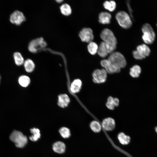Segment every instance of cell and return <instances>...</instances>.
<instances>
[{"label":"cell","mask_w":157,"mask_h":157,"mask_svg":"<svg viewBox=\"0 0 157 157\" xmlns=\"http://www.w3.org/2000/svg\"><path fill=\"white\" fill-rule=\"evenodd\" d=\"M100 36L103 41L108 44L115 50L117 47V40L113 32L108 28L103 29Z\"/></svg>","instance_id":"obj_1"},{"label":"cell","mask_w":157,"mask_h":157,"mask_svg":"<svg viewBox=\"0 0 157 157\" xmlns=\"http://www.w3.org/2000/svg\"><path fill=\"white\" fill-rule=\"evenodd\" d=\"M142 31L144 41L147 44L153 43L155 39L156 34L151 25L148 23L144 24L142 26Z\"/></svg>","instance_id":"obj_2"},{"label":"cell","mask_w":157,"mask_h":157,"mask_svg":"<svg viewBox=\"0 0 157 157\" xmlns=\"http://www.w3.org/2000/svg\"><path fill=\"white\" fill-rule=\"evenodd\" d=\"M47 44L42 37L32 40L29 43L28 49L31 53H35L46 48Z\"/></svg>","instance_id":"obj_3"},{"label":"cell","mask_w":157,"mask_h":157,"mask_svg":"<svg viewBox=\"0 0 157 157\" xmlns=\"http://www.w3.org/2000/svg\"><path fill=\"white\" fill-rule=\"evenodd\" d=\"M10 140L14 142L15 146L18 148H22L25 146L28 142L27 137L21 132L15 130L10 136Z\"/></svg>","instance_id":"obj_4"},{"label":"cell","mask_w":157,"mask_h":157,"mask_svg":"<svg viewBox=\"0 0 157 157\" xmlns=\"http://www.w3.org/2000/svg\"><path fill=\"white\" fill-rule=\"evenodd\" d=\"M115 17L119 25L123 28L128 29L132 25V22L130 16L125 11L118 12L116 14Z\"/></svg>","instance_id":"obj_5"},{"label":"cell","mask_w":157,"mask_h":157,"mask_svg":"<svg viewBox=\"0 0 157 157\" xmlns=\"http://www.w3.org/2000/svg\"><path fill=\"white\" fill-rule=\"evenodd\" d=\"M108 59L121 69L125 67L126 61L124 56L120 52L114 51L110 54Z\"/></svg>","instance_id":"obj_6"},{"label":"cell","mask_w":157,"mask_h":157,"mask_svg":"<svg viewBox=\"0 0 157 157\" xmlns=\"http://www.w3.org/2000/svg\"><path fill=\"white\" fill-rule=\"evenodd\" d=\"M151 50L146 44H143L137 46L136 49L133 51L134 58L137 60H142L148 56L151 53Z\"/></svg>","instance_id":"obj_7"},{"label":"cell","mask_w":157,"mask_h":157,"mask_svg":"<svg viewBox=\"0 0 157 157\" xmlns=\"http://www.w3.org/2000/svg\"><path fill=\"white\" fill-rule=\"evenodd\" d=\"M107 74L104 69L95 70L92 74L93 82L98 84L105 82L107 79Z\"/></svg>","instance_id":"obj_8"},{"label":"cell","mask_w":157,"mask_h":157,"mask_svg":"<svg viewBox=\"0 0 157 157\" xmlns=\"http://www.w3.org/2000/svg\"><path fill=\"white\" fill-rule=\"evenodd\" d=\"M78 36L82 42L88 43L92 41L94 38L92 30L89 28L85 27L81 29Z\"/></svg>","instance_id":"obj_9"},{"label":"cell","mask_w":157,"mask_h":157,"mask_svg":"<svg viewBox=\"0 0 157 157\" xmlns=\"http://www.w3.org/2000/svg\"><path fill=\"white\" fill-rule=\"evenodd\" d=\"M101 65L104 67L107 73L113 74L120 72L121 69L111 62L108 59L101 60Z\"/></svg>","instance_id":"obj_10"},{"label":"cell","mask_w":157,"mask_h":157,"mask_svg":"<svg viewBox=\"0 0 157 157\" xmlns=\"http://www.w3.org/2000/svg\"><path fill=\"white\" fill-rule=\"evenodd\" d=\"M114 51L108 44L102 41L98 46L97 53L100 57L105 58L108 54H110Z\"/></svg>","instance_id":"obj_11"},{"label":"cell","mask_w":157,"mask_h":157,"mask_svg":"<svg viewBox=\"0 0 157 157\" xmlns=\"http://www.w3.org/2000/svg\"><path fill=\"white\" fill-rule=\"evenodd\" d=\"M26 20V17L23 13L18 10L13 12L10 17V21L11 23L17 25H20Z\"/></svg>","instance_id":"obj_12"},{"label":"cell","mask_w":157,"mask_h":157,"mask_svg":"<svg viewBox=\"0 0 157 157\" xmlns=\"http://www.w3.org/2000/svg\"><path fill=\"white\" fill-rule=\"evenodd\" d=\"M103 128L106 131H110L113 130L115 126L114 119L111 117H107L103 120L102 122Z\"/></svg>","instance_id":"obj_13"},{"label":"cell","mask_w":157,"mask_h":157,"mask_svg":"<svg viewBox=\"0 0 157 157\" xmlns=\"http://www.w3.org/2000/svg\"><path fill=\"white\" fill-rule=\"evenodd\" d=\"M111 14L106 12H102L99 15V22L102 24H108L110 23L111 18Z\"/></svg>","instance_id":"obj_14"},{"label":"cell","mask_w":157,"mask_h":157,"mask_svg":"<svg viewBox=\"0 0 157 157\" xmlns=\"http://www.w3.org/2000/svg\"><path fill=\"white\" fill-rule=\"evenodd\" d=\"M70 101L69 98L67 94H61L58 97V105L60 107L64 108L67 106Z\"/></svg>","instance_id":"obj_15"},{"label":"cell","mask_w":157,"mask_h":157,"mask_svg":"<svg viewBox=\"0 0 157 157\" xmlns=\"http://www.w3.org/2000/svg\"><path fill=\"white\" fill-rule=\"evenodd\" d=\"M60 9L61 13L65 16H69L72 13V9L70 6L65 2L64 0L60 7Z\"/></svg>","instance_id":"obj_16"},{"label":"cell","mask_w":157,"mask_h":157,"mask_svg":"<svg viewBox=\"0 0 157 157\" xmlns=\"http://www.w3.org/2000/svg\"><path fill=\"white\" fill-rule=\"evenodd\" d=\"M119 101L117 98H113L111 96L109 97L107 99L106 104L107 107L109 109L113 110L115 107L119 106Z\"/></svg>","instance_id":"obj_17"},{"label":"cell","mask_w":157,"mask_h":157,"mask_svg":"<svg viewBox=\"0 0 157 157\" xmlns=\"http://www.w3.org/2000/svg\"><path fill=\"white\" fill-rule=\"evenodd\" d=\"M53 149L54 151L57 153L62 154L65 151V144L62 142H57L53 144Z\"/></svg>","instance_id":"obj_18"},{"label":"cell","mask_w":157,"mask_h":157,"mask_svg":"<svg viewBox=\"0 0 157 157\" xmlns=\"http://www.w3.org/2000/svg\"><path fill=\"white\" fill-rule=\"evenodd\" d=\"M82 82L79 79L74 80L72 83L70 89L74 93H77L80 91L82 86Z\"/></svg>","instance_id":"obj_19"},{"label":"cell","mask_w":157,"mask_h":157,"mask_svg":"<svg viewBox=\"0 0 157 157\" xmlns=\"http://www.w3.org/2000/svg\"><path fill=\"white\" fill-rule=\"evenodd\" d=\"M142 69L140 66L136 65L133 66L130 69L129 73L133 78H138L141 73Z\"/></svg>","instance_id":"obj_20"},{"label":"cell","mask_w":157,"mask_h":157,"mask_svg":"<svg viewBox=\"0 0 157 157\" xmlns=\"http://www.w3.org/2000/svg\"><path fill=\"white\" fill-rule=\"evenodd\" d=\"M23 64L25 70L28 72H32L35 68V64L33 61L30 59L26 60L24 61Z\"/></svg>","instance_id":"obj_21"},{"label":"cell","mask_w":157,"mask_h":157,"mask_svg":"<svg viewBox=\"0 0 157 157\" xmlns=\"http://www.w3.org/2000/svg\"><path fill=\"white\" fill-rule=\"evenodd\" d=\"M117 138L119 142L123 145H127L130 142V137L123 132H121L119 133L117 136Z\"/></svg>","instance_id":"obj_22"},{"label":"cell","mask_w":157,"mask_h":157,"mask_svg":"<svg viewBox=\"0 0 157 157\" xmlns=\"http://www.w3.org/2000/svg\"><path fill=\"white\" fill-rule=\"evenodd\" d=\"M18 81L21 86L23 87H26L30 84V79L28 76L22 75L19 78Z\"/></svg>","instance_id":"obj_23"},{"label":"cell","mask_w":157,"mask_h":157,"mask_svg":"<svg viewBox=\"0 0 157 157\" xmlns=\"http://www.w3.org/2000/svg\"><path fill=\"white\" fill-rule=\"evenodd\" d=\"M98 47V46L96 43L92 41L88 43L87 49L91 54L94 55L97 53Z\"/></svg>","instance_id":"obj_24"},{"label":"cell","mask_w":157,"mask_h":157,"mask_svg":"<svg viewBox=\"0 0 157 157\" xmlns=\"http://www.w3.org/2000/svg\"><path fill=\"white\" fill-rule=\"evenodd\" d=\"M30 131L32 135L29 137L30 140L33 142L37 141L40 138L41 135L39 129L34 128L31 129Z\"/></svg>","instance_id":"obj_25"},{"label":"cell","mask_w":157,"mask_h":157,"mask_svg":"<svg viewBox=\"0 0 157 157\" xmlns=\"http://www.w3.org/2000/svg\"><path fill=\"white\" fill-rule=\"evenodd\" d=\"M116 4L115 2L113 0L106 1L103 3V6L106 9L110 11L113 12L115 9Z\"/></svg>","instance_id":"obj_26"},{"label":"cell","mask_w":157,"mask_h":157,"mask_svg":"<svg viewBox=\"0 0 157 157\" xmlns=\"http://www.w3.org/2000/svg\"><path fill=\"white\" fill-rule=\"evenodd\" d=\"M13 56L15 63L17 65L20 66L23 64L24 61V58L20 53H15Z\"/></svg>","instance_id":"obj_27"},{"label":"cell","mask_w":157,"mask_h":157,"mask_svg":"<svg viewBox=\"0 0 157 157\" xmlns=\"http://www.w3.org/2000/svg\"><path fill=\"white\" fill-rule=\"evenodd\" d=\"M90 127L92 130L95 133L100 132L101 129L100 123L97 121H92L90 124Z\"/></svg>","instance_id":"obj_28"},{"label":"cell","mask_w":157,"mask_h":157,"mask_svg":"<svg viewBox=\"0 0 157 157\" xmlns=\"http://www.w3.org/2000/svg\"><path fill=\"white\" fill-rule=\"evenodd\" d=\"M59 132L62 137L64 138H69L71 135L70 130L65 127L60 128L59 130Z\"/></svg>","instance_id":"obj_29"},{"label":"cell","mask_w":157,"mask_h":157,"mask_svg":"<svg viewBox=\"0 0 157 157\" xmlns=\"http://www.w3.org/2000/svg\"><path fill=\"white\" fill-rule=\"evenodd\" d=\"M155 130L156 131V132L157 133V126L155 128Z\"/></svg>","instance_id":"obj_30"},{"label":"cell","mask_w":157,"mask_h":157,"mask_svg":"<svg viewBox=\"0 0 157 157\" xmlns=\"http://www.w3.org/2000/svg\"><path fill=\"white\" fill-rule=\"evenodd\" d=\"M1 79V76L0 75V83Z\"/></svg>","instance_id":"obj_31"},{"label":"cell","mask_w":157,"mask_h":157,"mask_svg":"<svg viewBox=\"0 0 157 157\" xmlns=\"http://www.w3.org/2000/svg\"><path fill=\"white\" fill-rule=\"evenodd\" d=\"M156 25H157V24H156Z\"/></svg>","instance_id":"obj_32"}]
</instances>
